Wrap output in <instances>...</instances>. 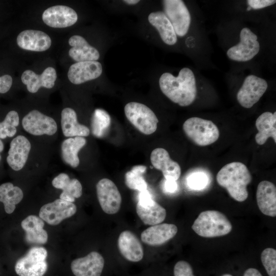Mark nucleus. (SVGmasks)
Returning a JSON list of instances; mask_svg holds the SVG:
<instances>
[{
  "label": "nucleus",
  "instance_id": "nucleus-1",
  "mask_svg": "<svg viewBox=\"0 0 276 276\" xmlns=\"http://www.w3.org/2000/svg\"><path fill=\"white\" fill-rule=\"evenodd\" d=\"M162 93L171 101L182 107L191 105L197 95L196 79L192 71L182 68L177 77L170 73L163 74L159 79Z\"/></svg>",
  "mask_w": 276,
  "mask_h": 276
},
{
  "label": "nucleus",
  "instance_id": "nucleus-2",
  "mask_svg": "<svg viewBox=\"0 0 276 276\" xmlns=\"http://www.w3.org/2000/svg\"><path fill=\"white\" fill-rule=\"evenodd\" d=\"M216 180L235 200L242 202L247 198V186L250 183L252 176L244 164L235 162L225 165L218 172Z\"/></svg>",
  "mask_w": 276,
  "mask_h": 276
},
{
  "label": "nucleus",
  "instance_id": "nucleus-3",
  "mask_svg": "<svg viewBox=\"0 0 276 276\" xmlns=\"http://www.w3.org/2000/svg\"><path fill=\"white\" fill-rule=\"evenodd\" d=\"M192 228L199 236L214 238L229 234L232 224L222 213L215 210L202 212L194 221Z\"/></svg>",
  "mask_w": 276,
  "mask_h": 276
},
{
  "label": "nucleus",
  "instance_id": "nucleus-4",
  "mask_svg": "<svg viewBox=\"0 0 276 276\" xmlns=\"http://www.w3.org/2000/svg\"><path fill=\"white\" fill-rule=\"evenodd\" d=\"M182 128L187 137L199 146H206L215 143L220 135L218 127L212 121L198 117L187 119Z\"/></svg>",
  "mask_w": 276,
  "mask_h": 276
},
{
  "label": "nucleus",
  "instance_id": "nucleus-5",
  "mask_svg": "<svg viewBox=\"0 0 276 276\" xmlns=\"http://www.w3.org/2000/svg\"><path fill=\"white\" fill-rule=\"evenodd\" d=\"M125 114L129 122L140 132L150 135L157 129L158 120L147 106L136 102L125 105Z\"/></svg>",
  "mask_w": 276,
  "mask_h": 276
},
{
  "label": "nucleus",
  "instance_id": "nucleus-6",
  "mask_svg": "<svg viewBox=\"0 0 276 276\" xmlns=\"http://www.w3.org/2000/svg\"><path fill=\"white\" fill-rule=\"evenodd\" d=\"M48 252L42 246H34L18 259L15 271L19 276H43L48 269Z\"/></svg>",
  "mask_w": 276,
  "mask_h": 276
},
{
  "label": "nucleus",
  "instance_id": "nucleus-7",
  "mask_svg": "<svg viewBox=\"0 0 276 276\" xmlns=\"http://www.w3.org/2000/svg\"><path fill=\"white\" fill-rule=\"evenodd\" d=\"M164 13L171 22L176 35L184 36L188 32L191 17L181 0L163 1Z\"/></svg>",
  "mask_w": 276,
  "mask_h": 276
},
{
  "label": "nucleus",
  "instance_id": "nucleus-8",
  "mask_svg": "<svg viewBox=\"0 0 276 276\" xmlns=\"http://www.w3.org/2000/svg\"><path fill=\"white\" fill-rule=\"evenodd\" d=\"M240 41L227 51V57L231 60L246 62L252 59L259 52L260 44L257 36L249 28H243L240 34Z\"/></svg>",
  "mask_w": 276,
  "mask_h": 276
},
{
  "label": "nucleus",
  "instance_id": "nucleus-9",
  "mask_svg": "<svg viewBox=\"0 0 276 276\" xmlns=\"http://www.w3.org/2000/svg\"><path fill=\"white\" fill-rule=\"evenodd\" d=\"M136 211L143 222L147 225L159 224L166 217L165 209L152 199L147 190L140 192Z\"/></svg>",
  "mask_w": 276,
  "mask_h": 276
},
{
  "label": "nucleus",
  "instance_id": "nucleus-10",
  "mask_svg": "<svg viewBox=\"0 0 276 276\" xmlns=\"http://www.w3.org/2000/svg\"><path fill=\"white\" fill-rule=\"evenodd\" d=\"M267 87L265 80L254 75H249L245 78L237 93V101L243 107L250 108L259 101Z\"/></svg>",
  "mask_w": 276,
  "mask_h": 276
},
{
  "label": "nucleus",
  "instance_id": "nucleus-11",
  "mask_svg": "<svg viewBox=\"0 0 276 276\" xmlns=\"http://www.w3.org/2000/svg\"><path fill=\"white\" fill-rule=\"evenodd\" d=\"M96 192L100 205L105 213L112 215L119 212L122 197L112 180L106 178L100 179L96 185Z\"/></svg>",
  "mask_w": 276,
  "mask_h": 276
},
{
  "label": "nucleus",
  "instance_id": "nucleus-12",
  "mask_svg": "<svg viewBox=\"0 0 276 276\" xmlns=\"http://www.w3.org/2000/svg\"><path fill=\"white\" fill-rule=\"evenodd\" d=\"M76 211L74 203L59 198L43 205L40 209L39 217L49 224L56 225L73 216Z\"/></svg>",
  "mask_w": 276,
  "mask_h": 276
},
{
  "label": "nucleus",
  "instance_id": "nucleus-13",
  "mask_svg": "<svg viewBox=\"0 0 276 276\" xmlns=\"http://www.w3.org/2000/svg\"><path fill=\"white\" fill-rule=\"evenodd\" d=\"M22 126L25 131L34 135H52L57 130L55 121L37 110H31L24 117Z\"/></svg>",
  "mask_w": 276,
  "mask_h": 276
},
{
  "label": "nucleus",
  "instance_id": "nucleus-14",
  "mask_svg": "<svg viewBox=\"0 0 276 276\" xmlns=\"http://www.w3.org/2000/svg\"><path fill=\"white\" fill-rule=\"evenodd\" d=\"M42 19L49 27L63 28L74 25L78 20V15L76 11L70 7L56 5L44 10Z\"/></svg>",
  "mask_w": 276,
  "mask_h": 276
},
{
  "label": "nucleus",
  "instance_id": "nucleus-15",
  "mask_svg": "<svg viewBox=\"0 0 276 276\" xmlns=\"http://www.w3.org/2000/svg\"><path fill=\"white\" fill-rule=\"evenodd\" d=\"M104 259L96 251H91L86 256L74 260L71 265L75 276H101L104 267Z\"/></svg>",
  "mask_w": 276,
  "mask_h": 276
},
{
  "label": "nucleus",
  "instance_id": "nucleus-16",
  "mask_svg": "<svg viewBox=\"0 0 276 276\" xmlns=\"http://www.w3.org/2000/svg\"><path fill=\"white\" fill-rule=\"evenodd\" d=\"M150 160L154 168L162 172L165 179L176 181L179 178L180 167L170 158L166 149L162 148L154 149L150 154Z\"/></svg>",
  "mask_w": 276,
  "mask_h": 276
},
{
  "label": "nucleus",
  "instance_id": "nucleus-17",
  "mask_svg": "<svg viewBox=\"0 0 276 276\" xmlns=\"http://www.w3.org/2000/svg\"><path fill=\"white\" fill-rule=\"evenodd\" d=\"M102 73V66L99 62L84 61L73 64L69 68L67 77L72 83L80 84L98 78Z\"/></svg>",
  "mask_w": 276,
  "mask_h": 276
},
{
  "label": "nucleus",
  "instance_id": "nucleus-18",
  "mask_svg": "<svg viewBox=\"0 0 276 276\" xmlns=\"http://www.w3.org/2000/svg\"><path fill=\"white\" fill-rule=\"evenodd\" d=\"M16 41L20 48L35 52L47 50L52 43L51 39L47 34L34 30L22 31L17 36Z\"/></svg>",
  "mask_w": 276,
  "mask_h": 276
},
{
  "label": "nucleus",
  "instance_id": "nucleus-19",
  "mask_svg": "<svg viewBox=\"0 0 276 276\" xmlns=\"http://www.w3.org/2000/svg\"><path fill=\"white\" fill-rule=\"evenodd\" d=\"M29 141L23 135H18L11 142L7 162L15 171L21 170L25 165L31 150Z\"/></svg>",
  "mask_w": 276,
  "mask_h": 276
},
{
  "label": "nucleus",
  "instance_id": "nucleus-20",
  "mask_svg": "<svg viewBox=\"0 0 276 276\" xmlns=\"http://www.w3.org/2000/svg\"><path fill=\"white\" fill-rule=\"evenodd\" d=\"M177 227L173 224L159 223L151 226L142 232V242L151 246L163 244L177 234Z\"/></svg>",
  "mask_w": 276,
  "mask_h": 276
},
{
  "label": "nucleus",
  "instance_id": "nucleus-21",
  "mask_svg": "<svg viewBox=\"0 0 276 276\" xmlns=\"http://www.w3.org/2000/svg\"><path fill=\"white\" fill-rule=\"evenodd\" d=\"M57 78L55 70L52 67L46 68L40 75L27 70L22 74V82L27 86L28 90L31 93H36L41 87L51 88L55 85Z\"/></svg>",
  "mask_w": 276,
  "mask_h": 276
},
{
  "label": "nucleus",
  "instance_id": "nucleus-22",
  "mask_svg": "<svg viewBox=\"0 0 276 276\" xmlns=\"http://www.w3.org/2000/svg\"><path fill=\"white\" fill-rule=\"evenodd\" d=\"M119 251L127 260L137 262L143 258L142 245L137 237L129 231L121 233L118 240Z\"/></svg>",
  "mask_w": 276,
  "mask_h": 276
},
{
  "label": "nucleus",
  "instance_id": "nucleus-23",
  "mask_svg": "<svg viewBox=\"0 0 276 276\" xmlns=\"http://www.w3.org/2000/svg\"><path fill=\"white\" fill-rule=\"evenodd\" d=\"M256 199L260 211L264 215L276 216V188L271 182L261 181L257 189Z\"/></svg>",
  "mask_w": 276,
  "mask_h": 276
},
{
  "label": "nucleus",
  "instance_id": "nucleus-24",
  "mask_svg": "<svg viewBox=\"0 0 276 276\" xmlns=\"http://www.w3.org/2000/svg\"><path fill=\"white\" fill-rule=\"evenodd\" d=\"M68 44L72 47L68 51L69 56L77 62L97 61L100 58L98 51L81 36H72Z\"/></svg>",
  "mask_w": 276,
  "mask_h": 276
},
{
  "label": "nucleus",
  "instance_id": "nucleus-25",
  "mask_svg": "<svg viewBox=\"0 0 276 276\" xmlns=\"http://www.w3.org/2000/svg\"><path fill=\"white\" fill-rule=\"evenodd\" d=\"M44 223L39 217L29 215L21 223L22 229L26 232L25 240L31 244H44L48 239L47 231L43 229Z\"/></svg>",
  "mask_w": 276,
  "mask_h": 276
},
{
  "label": "nucleus",
  "instance_id": "nucleus-26",
  "mask_svg": "<svg viewBox=\"0 0 276 276\" xmlns=\"http://www.w3.org/2000/svg\"><path fill=\"white\" fill-rule=\"evenodd\" d=\"M52 184L54 188L62 190L60 195L62 200L73 202L82 194L80 182L76 178L71 179L66 173H60L53 179Z\"/></svg>",
  "mask_w": 276,
  "mask_h": 276
},
{
  "label": "nucleus",
  "instance_id": "nucleus-27",
  "mask_svg": "<svg viewBox=\"0 0 276 276\" xmlns=\"http://www.w3.org/2000/svg\"><path fill=\"white\" fill-rule=\"evenodd\" d=\"M61 125L63 134L66 137H85L90 133L87 126L78 122L76 112L71 108H65L62 110Z\"/></svg>",
  "mask_w": 276,
  "mask_h": 276
},
{
  "label": "nucleus",
  "instance_id": "nucleus-28",
  "mask_svg": "<svg viewBox=\"0 0 276 276\" xmlns=\"http://www.w3.org/2000/svg\"><path fill=\"white\" fill-rule=\"evenodd\" d=\"M256 127L258 133L255 136L256 143L259 145H264L269 137L276 143V112H265L256 120Z\"/></svg>",
  "mask_w": 276,
  "mask_h": 276
},
{
  "label": "nucleus",
  "instance_id": "nucleus-29",
  "mask_svg": "<svg viewBox=\"0 0 276 276\" xmlns=\"http://www.w3.org/2000/svg\"><path fill=\"white\" fill-rule=\"evenodd\" d=\"M149 23L158 31L162 40L167 44L172 45L177 42V35L173 26L163 11L151 12L148 16Z\"/></svg>",
  "mask_w": 276,
  "mask_h": 276
},
{
  "label": "nucleus",
  "instance_id": "nucleus-30",
  "mask_svg": "<svg viewBox=\"0 0 276 276\" xmlns=\"http://www.w3.org/2000/svg\"><path fill=\"white\" fill-rule=\"evenodd\" d=\"M86 143V139L82 136L70 137L64 140L61 146L63 160L73 168L77 167L80 163L78 153Z\"/></svg>",
  "mask_w": 276,
  "mask_h": 276
},
{
  "label": "nucleus",
  "instance_id": "nucleus-31",
  "mask_svg": "<svg viewBox=\"0 0 276 276\" xmlns=\"http://www.w3.org/2000/svg\"><path fill=\"white\" fill-rule=\"evenodd\" d=\"M23 197L21 189L11 182L4 183L0 186V201L4 203L7 214L14 212L16 205L21 201Z\"/></svg>",
  "mask_w": 276,
  "mask_h": 276
},
{
  "label": "nucleus",
  "instance_id": "nucleus-32",
  "mask_svg": "<svg viewBox=\"0 0 276 276\" xmlns=\"http://www.w3.org/2000/svg\"><path fill=\"white\" fill-rule=\"evenodd\" d=\"M110 123V117L107 111L103 109H96L91 120L92 134L98 138L104 137L109 130Z\"/></svg>",
  "mask_w": 276,
  "mask_h": 276
},
{
  "label": "nucleus",
  "instance_id": "nucleus-33",
  "mask_svg": "<svg viewBox=\"0 0 276 276\" xmlns=\"http://www.w3.org/2000/svg\"><path fill=\"white\" fill-rule=\"evenodd\" d=\"M147 167L144 165H136L125 175V182L130 189L143 192L147 190V183L143 174Z\"/></svg>",
  "mask_w": 276,
  "mask_h": 276
},
{
  "label": "nucleus",
  "instance_id": "nucleus-34",
  "mask_svg": "<svg viewBox=\"0 0 276 276\" xmlns=\"http://www.w3.org/2000/svg\"><path fill=\"white\" fill-rule=\"evenodd\" d=\"M19 116L14 110L9 111L4 120L0 123V139L12 137L16 132V127L19 124Z\"/></svg>",
  "mask_w": 276,
  "mask_h": 276
},
{
  "label": "nucleus",
  "instance_id": "nucleus-35",
  "mask_svg": "<svg viewBox=\"0 0 276 276\" xmlns=\"http://www.w3.org/2000/svg\"><path fill=\"white\" fill-rule=\"evenodd\" d=\"M262 263L269 276H276V250L267 248L261 253Z\"/></svg>",
  "mask_w": 276,
  "mask_h": 276
},
{
  "label": "nucleus",
  "instance_id": "nucleus-36",
  "mask_svg": "<svg viewBox=\"0 0 276 276\" xmlns=\"http://www.w3.org/2000/svg\"><path fill=\"white\" fill-rule=\"evenodd\" d=\"M208 178L206 175L201 172L191 174L187 179L188 186L192 189L200 190L203 189L208 184Z\"/></svg>",
  "mask_w": 276,
  "mask_h": 276
},
{
  "label": "nucleus",
  "instance_id": "nucleus-37",
  "mask_svg": "<svg viewBox=\"0 0 276 276\" xmlns=\"http://www.w3.org/2000/svg\"><path fill=\"white\" fill-rule=\"evenodd\" d=\"M174 276H195L190 264L185 261H178L174 267Z\"/></svg>",
  "mask_w": 276,
  "mask_h": 276
},
{
  "label": "nucleus",
  "instance_id": "nucleus-38",
  "mask_svg": "<svg viewBox=\"0 0 276 276\" xmlns=\"http://www.w3.org/2000/svg\"><path fill=\"white\" fill-rule=\"evenodd\" d=\"M276 3L275 0H248L247 3L251 8L257 10L271 6Z\"/></svg>",
  "mask_w": 276,
  "mask_h": 276
},
{
  "label": "nucleus",
  "instance_id": "nucleus-39",
  "mask_svg": "<svg viewBox=\"0 0 276 276\" xmlns=\"http://www.w3.org/2000/svg\"><path fill=\"white\" fill-rule=\"evenodd\" d=\"M12 84V78L10 75H5L0 77V93H7Z\"/></svg>",
  "mask_w": 276,
  "mask_h": 276
},
{
  "label": "nucleus",
  "instance_id": "nucleus-40",
  "mask_svg": "<svg viewBox=\"0 0 276 276\" xmlns=\"http://www.w3.org/2000/svg\"><path fill=\"white\" fill-rule=\"evenodd\" d=\"M164 190L169 193L175 192L177 189L176 181L173 180H165L164 183Z\"/></svg>",
  "mask_w": 276,
  "mask_h": 276
},
{
  "label": "nucleus",
  "instance_id": "nucleus-41",
  "mask_svg": "<svg viewBox=\"0 0 276 276\" xmlns=\"http://www.w3.org/2000/svg\"><path fill=\"white\" fill-rule=\"evenodd\" d=\"M243 276H262V275L258 269L249 268L245 270Z\"/></svg>",
  "mask_w": 276,
  "mask_h": 276
},
{
  "label": "nucleus",
  "instance_id": "nucleus-42",
  "mask_svg": "<svg viewBox=\"0 0 276 276\" xmlns=\"http://www.w3.org/2000/svg\"><path fill=\"white\" fill-rule=\"evenodd\" d=\"M123 2L128 5H135L140 2L138 0H125Z\"/></svg>",
  "mask_w": 276,
  "mask_h": 276
},
{
  "label": "nucleus",
  "instance_id": "nucleus-43",
  "mask_svg": "<svg viewBox=\"0 0 276 276\" xmlns=\"http://www.w3.org/2000/svg\"><path fill=\"white\" fill-rule=\"evenodd\" d=\"M4 150V144L0 139V153Z\"/></svg>",
  "mask_w": 276,
  "mask_h": 276
},
{
  "label": "nucleus",
  "instance_id": "nucleus-44",
  "mask_svg": "<svg viewBox=\"0 0 276 276\" xmlns=\"http://www.w3.org/2000/svg\"><path fill=\"white\" fill-rule=\"evenodd\" d=\"M222 276H233V275L230 274H223Z\"/></svg>",
  "mask_w": 276,
  "mask_h": 276
},
{
  "label": "nucleus",
  "instance_id": "nucleus-45",
  "mask_svg": "<svg viewBox=\"0 0 276 276\" xmlns=\"http://www.w3.org/2000/svg\"><path fill=\"white\" fill-rule=\"evenodd\" d=\"M251 9V8L249 6L248 7V8H247V11H249Z\"/></svg>",
  "mask_w": 276,
  "mask_h": 276
},
{
  "label": "nucleus",
  "instance_id": "nucleus-46",
  "mask_svg": "<svg viewBox=\"0 0 276 276\" xmlns=\"http://www.w3.org/2000/svg\"><path fill=\"white\" fill-rule=\"evenodd\" d=\"M1 155H0V159H1Z\"/></svg>",
  "mask_w": 276,
  "mask_h": 276
}]
</instances>
